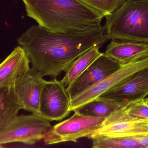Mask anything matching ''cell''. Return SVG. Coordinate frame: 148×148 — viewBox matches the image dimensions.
Here are the masks:
<instances>
[{"label": "cell", "instance_id": "7402d4cb", "mask_svg": "<svg viewBox=\"0 0 148 148\" xmlns=\"http://www.w3.org/2000/svg\"><path fill=\"white\" fill-rule=\"evenodd\" d=\"M3 147L2 146H0V148H2Z\"/></svg>", "mask_w": 148, "mask_h": 148}, {"label": "cell", "instance_id": "3957f363", "mask_svg": "<svg viewBox=\"0 0 148 148\" xmlns=\"http://www.w3.org/2000/svg\"><path fill=\"white\" fill-rule=\"evenodd\" d=\"M106 17L103 26L109 40L148 43V0H126Z\"/></svg>", "mask_w": 148, "mask_h": 148}, {"label": "cell", "instance_id": "9c48e42d", "mask_svg": "<svg viewBox=\"0 0 148 148\" xmlns=\"http://www.w3.org/2000/svg\"><path fill=\"white\" fill-rule=\"evenodd\" d=\"M123 65L103 53L66 88L72 99L88 88L110 76Z\"/></svg>", "mask_w": 148, "mask_h": 148}, {"label": "cell", "instance_id": "277c9868", "mask_svg": "<svg viewBox=\"0 0 148 148\" xmlns=\"http://www.w3.org/2000/svg\"><path fill=\"white\" fill-rule=\"evenodd\" d=\"M40 115L17 116L0 132V146L12 142L33 145L43 140L52 127Z\"/></svg>", "mask_w": 148, "mask_h": 148}, {"label": "cell", "instance_id": "7a4b0ae2", "mask_svg": "<svg viewBox=\"0 0 148 148\" xmlns=\"http://www.w3.org/2000/svg\"><path fill=\"white\" fill-rule=\"evenodd\" d=\"M27 15L49 31L77 33L101 26L105 17L80 0H23Z\"/></svg>", "mask_w": 148, "mask_h": 148}, {"label": "cell", "instance_id": "4fadbf2b", "mask_svg": "<svg viewBox=\"0 0 148 148\" xmlns=\"http://www.w3.org/2000/svg\"><path fill=\"white\" fill-rule=\"evenodd\" d=\"M123 65L148 57V43L112 39L104 53Z\"/></svg>", "mask_w": 148, "mask_h": 148}, {"label": "cell", "instance_id": "d6986e66", "mask_svg": "<svg viewBox=\"0 0 148 148\" xmlns=\"http://www.w3.org/2000/svg\"><path fill=\"white\" fill-rule=\"evenodd\" d=\"M106 17L120 8L126 0H80Z\"/></svg>", "mask_w": 148, "mask_h": 148}, {"label": "cell", "instance_id": "ffe728a7", "mask_svg": "<svg viewBox=\"0 0 148 148\" xmlns=\"http://www.w3.org/2000/svg\"><path fill=\"white\" fill-rule=\"evenodd\" d=\"M135 140L142 147V148H148V134L130 137Z\"/></svg>", "mask_w": 148, "mask_h": 148}, {"label": "cell", "instance_id": "5bb4252c", "mask_svg": "<svg viewBox=\"0 0 148 148\" xmlns=\"http://www.w3.org/2000/svg\"><path fill=\"white\" fill-rule=\"evenodd\" d=\"M21 109L14 86L0 88V132Z\"/></svg>", "mask_w": 148, "mask_h": 148}, {"label": "cell", "instance_id": "52a82bcc", "mask_svg": "<svg viewBox=\"0 0 148 148\" xmlns=\"http://www.w3.org/2000/svg\"><path fill=\"white\" fill-rule=\"evenodd\" d=\"M62 80L47 81L42 93L40 115L49 121H60L69 116L71 99Z\"/></svg>", "mask_w": 148, "mask_h": 148}, {"label": "cell", "instance_id": "30bf717a", "mask_svg": "<svg viewBox=\"0 0 148 148\" xmlns=\"http://www.w3.org/2000/svg\"><path fill=\"white\" fill-rule=\"evenodd\" d=\"M148 134V120H130L122 117L117 109L105 118L100 128L88 137H130Z\"/></svg>", "mask_w": 148, "mask_h": 148}, {"label": "cell", "instance_id": "8992f818", "mask_svg": "<svg viewBox=\"0 0 148 148\" xmlns=\"http://www.w3.org/2000/svg\"><path fill=\"white\" fill-rule=\"evenodd\" d=\"M148 67V57L123 65L108 77L89 87L71 100L70 110H75L86 103L100 97L108 90L133 76L141 70Z\"/></svg>", "mask_w": 148, "mask_h": 148}, {"label": "cell", "instance_id": "9a60e30c", "mask_svg": "<svg viewBox=\"0 0 148 148\" xmlns=\"http://www.w3.org/2000/svg\"><path fill=\"white\" fill-rule=\"evenodd\" d=\"M100 48L93 47L74 61L65 72V76L62 79L65 86H69L73 83L88 67L102 54L103 53L99 51Z\"/></svg>", "mask_w": 148, "mask_h": 148}, {"label": "cell", "instance_id": "5b68a950", "mask_svg": "<svg viewBox=\"0 0 148 148\" xmlns=\"http://www.w3.org/2000/svg\"><path fill=\"white\" fill-rule=\"evenodd\" d=\"M70 118L52 127L43 140L45 145L76 142L83 137H88L101 126L104 118L93 117L74 111Z\"/></svg>", "mask_w": 148, "mask_h": 148}, {"label": "cell", "instance_id": "6da1fadb", "mask_svg": "<svg viewBox=\"0 0 148 148\" xmlns=\"http://www.w3.org/2000/svg\"><path fill=\"white\" fill-rule=\"evenodd\" d=\"M108 40L104 26L85 32L60 33L39 25L30 27L17 39L32 68L42 76L54 79L81 55L93 47H101Z\"/></svg>", "mask_w": 148, "mask_h": 148}, {"label": "cell", "instance_id": "8fae6325", "mask_svg": "<svg viewBox=\"0 0 148 148\" xmlns=\"http://www.w3.org/2000/svg\"><path fill=\"white\" fill-rule=\"evenodd\" d=\"M148 95V67L108 90L100 97L115 101L123 106L144 100Z\"/></svg>", "mask_w": 148, "mask_h": 148}, {"label": "cell", "instance_id": "44dd1931", "mask_svg": "<svg viewBox=\"0 0 148 148\" xmlns=\"http://www.w3.org/2000/svg\"><path fill=\"white\" fill-rule=\"evenodd\" d=\"M144 101H145V102L148 105V97L145 98V99H144Z\"/></svg>", "mask_w": 148, "mask_h": 148}, {"label": "cell", "instance_id": "ac0fdd59", "mask_svg": "<svg viewBox=\"0 0 148 148\" xmlns=\"http://www.w3.org/2000/svg\"><path fill=\"white\" fill-rule=\"evenodd\" d=\"M123 116L130 120H148V105L144 100L130 103L121 107Z\"/></svg>", "mask_w": 148, "mask_h": 148}, {"label": "cell", "instance_id": "7c38bea8", "mask_svg": "<svg viewBox=\"0 0 148 148\" xmlns=\"http://www.w3.org/2000/svg\"><path fill=\"white\" fill-rule=\"evenodd\" d=\"M30 61L21 46L16 47L0 63V88L12 87L30 67Z\"/></svg>", "mask_w": 148, "mask_h": 148}, {"label": "cell", "instance_id": "e0dca14e", "mask_svg": "<svg viewBox=\"0 0 148 148\" xmlns=\"http://www.w3.org/2000/svg\"><path fill=\"white\" fill-rule=\"evenodd\" d=\"M93 148H142L130 137H93L90 138Z\"/></svg>", "mask_w": 148, "mask_h": 148}, {"label": "cell", "instance_id": "ba28073f", "mask_svg": "<svg viewBox=\"0 0 148 148\" xmlns=\"http://www.w3.org/2000/svg\"><path fill=\"white\" fill-rule=\"evenodd\" d=\"M33 68L21 76L14 85L21 109L40 115V106L42 89L47 81Z\"/></svg>", "mask_w": 148, "mask_h": 148}, {"label": "cell", "instance_id": "2e32d148", "mask_svg": "<svg viewBox=\"0 0 148 148\" xmlns=\"http://www.w3.org/2000/svg\"><path fill=\"white\" fill-rule=\"evenodd\" d=\"M122 106L119 103L111 99L99 97L83 105L75 111L85 115L105 119Z\"/></svg>", "mask_w": 148, "mask_h": 148}]
</instances>
